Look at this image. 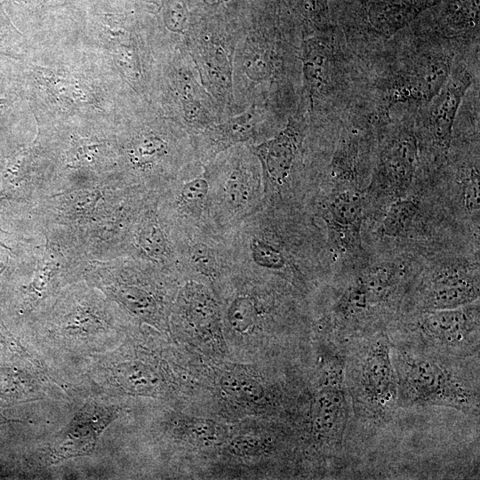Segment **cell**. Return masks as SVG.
<instances>
[{"label":"cell","instance_id":"cell-1","mask_svg":"<svg viewBox=\"0 0 480 480\" xmlns=\"http://www.w3.org/2000/svg\"><path fill=\"white\" fill-rule=\"evenodd\" d=\"M391 356L397 376V408L445 406L467 414L478 413V388L441 356L392 344Z\"/></svg>","mask_w":480,"mask_h":480},{"label":"cell","instance_id":"cell-2","mask_svg":"<svg viewBox=\"0 0 480 480\" xmlns=\"http://www.w3.org/2000/svg\"><path fill=\"white\" fill-rule=\"evenodd\" d=\"M386 334L364 337L344 366V382L355 413L373 423L391 419L397 409V376Z\"/></svg>","mask_w":480,"mask_h":480},{"label":"cell","instance_id":"cell-3","mask_svg":"<svg viewBox=\"0 0 480 480\" xmlns=\"http://www.w3.org/2000/svg\"><path fill=\"white\" fill-rule=\"evenodd\" d=\"M412 331L424 347L462 355L478 348L479 306L475 301L456 308L422 311Z\"/></svg>","mask_w":480,"mask_h":480},{"label":"cell","instance_id":"cell-4","mask_svg":"<svg viewBox=\"0 0 480 480\" xmlns=\"http://www.w3.org/2000/svg\"><path fill=\"white\" fill-rule=\"evenodd\" d=\"M452 57L444 52H427L405 64L387 82L388 105L428 103L452 73Z\"/></svg>","mask_w":480,"mask_h":480},{"label":"cell","instance_id":"cell-5","mask_svg":"<svg viewBox=\"0 0 480 480\" xmlns=\"http://www.w3.org/2000/svg\"><path fill=\"white\" fill-rule=\"evenodd\" d=\"M364 196L358 181L334 180L324 204V220L335 244L346 252L361 247Z\"/></svg>","mask_w":480,"mask_h":480},{"label":"cell","instance_id":"cell-6","mask_svg":"<svg viewBox=\"0 0 480 480\" xmlns=\"http://www.w3.org/2000/svg\"><path fill=\"white\" fill-rule=\"evenodd\" d=\"M344 366L341 359L331 367L312 404L313 431L316 437L328 444L340 443L347 425L348 405Z\"/></svg>","mask_w":480,"mask_h":480},{"label":"cell","instance_id":"cell-7","mask_svg":"<svg viewBox=\"0 0 480 480\" xmlns=\"http://www.w3.org/2000/svg\"><path fill=\"white\" fill-rule=\"evenodd\" d=\"M479 298L478 271L463 268H445L436 272L420 291L421 311L463 307Z\"/></svg>","mask_w":480,"mask_h":480},{"label":"cell","instance_id":"cell-8","mask_svg":"<svg viewBox=\"0 0 480 480\" xmlns=\"http://www.w3.org/2000/svg\"><path fill=\"white\" fill-rule=\"evenodd\" d=\"M471 83L468 71H452L439 92L428 103V132L434 146L441 150L450 148L455 117Z\"/></svg>","mask_w":480,"mask_h":480},{"label":"cell","instance_id":"cell-9","mask_svg":"<svg viewBox=\"0 0 480 480\" xmlns=\"http://www.w3.org/2000/svg\"><path fill=\"white\" fill-rule=\"evenodd\" d=\"M418 161V141L406 128L396 132L384 145L377 165V182L400 193L411 184Z\"/></svg>","mask_w":480,"mask_h":480},{"label":"cell","instance_id":"cell-10","mask_svg":"<svg viewBox=\"0 0 480 480\" xmlns=\"http://www.w3.org/2000/svg\"><path fill=\"white\" fill-rule=\"evenodd\" d=\"M116 416L112 407L89 404L76 412L63 436L55 445L58 459L88 454L100 435Z\"/></svg>","mask_w":480,"mask_h":480},{"label":"cell","instance_id":"cell-11","mask_svg":"<svg viewBox=\"0 0 480 480\" xmlns=\"http://www.w3.org/2000/svg\"><path fill=\"white\" fill-rule=\"evenodd\" d=\"M302 140V121L292 117L276 137L254 147L264 174L274 186L281 187L288 180Z\"/></svg>","mask_w":480,"mask_h":480},{"label":"cell","instance_id":"cell-12","mask_svg":"<svg viewBox=\"0 0 480 480\" xmlns=\"http://www.w3.org/2000/svg\"><path fill=\"white\" fill-rule=\"evenodd\" d=\"M335 49L328 38L313 37L305 42L302 54L303 75L311 100L327 93L337 75Z\"/></svg>","mask_w":480,"mask_h":480},{"label":"cell","instance_id":"cell-13","mask_svg":"<svg viewBox=\"0 0 480 480\" xmlns=\"http://www.w3.org/2000/svg\"><path fill=\"white\" fill-rule=\"evenodd\" d=\"M401 268L394 263H380L363 271L356 280L375 308L388 302L398 289Z\"/></svg>","mask_w":480,"mask_h":480},{"label":"cell","instance_id":"cell-14","mask_svg":"<svg viewBox=\"0 0 480 480\" xmlns=\"http://www.w3.org/2000/svg\"><path fill=\"white\" fill-rule=\"evenodd\" d=\"M132 246L154 261L164 262L171 253L166 235L157 219L149 214L137 221L134 228Z\"/></svg>","mask_w":480,"mask_h":480},{"label":"cell","instance_id":"cell-15","mask_svg":"<svg viewBox=\"0 0 480 480\" xmlns=\"http://www.w3.org/2000/svg\"><path fill=\"white\" fill-rule=\"evenodd\" d=\"M420 212V204L412 198L399 197L388 207L380 225V234L387 237L404 236Z\"/></svg>","mask_w":480,"mask_h":480},{"label":"cell","instance_id":"cell-16","mask_svg":"<svg viewBox=\"0 0 480 480\" xmlns=\"http://www.w3.org/2000/svg\"><path fill=\"white\" fill-rule=\"evenodd\" d=\"M255 124V111L252 109L217 126L212 132L217 150L251 138L254 134Z\"/></svg>","mask_w":480,"mask_h":480},{"label":"cell","instance_id":"cell-17","mask_svg":"<svg viewBox=\"0 0 480 480\" xmlns=\"http://www.w3.org/2000/svg\"><path fill=\"white\" fill-rule=\"evenodd\" d=\"M164 141L153 134L140 136L131 143L127 154L131 163L137 167L147 166L165 152Z\"/></svg>","mask_w":480,"mask_h":480},{"label":"cell","instance_id":"cell-18","mask_svg":"<svg viewBox=\"0 0 480 480\" xmlns=\"http://www.w3.org/2000/svg\"><path fill=\"white\" fill-rule=\"evenodd\" d=\"M223 390L238 398L257 401L263 396L262 386L245 374L228 372L220 380Z\"/></svg>","mask_w":480,"mask_h":480},{"label":"cell","instance_id":"cell-19","mask_svg":"<svg viewBox=\"0 0 480 480\" xmlns=\"http://www.w3.org/2000/svg\"><path fill=\"white\" fill-rule=\"evenodd\" d=\"M251 194L250 180L246 173L237 169L233 171L226 180L224 196L227 203L233 208L244 207Z\"/></svg>","mask_w":480,"mask_h":480},{"label":"cell","instance_id":"cell-20","mask_svg":"<svg viewBox=\"0 0 480 480\" xmlns=\"http://www.w3.org/2000/svg\"><path fill=\"white\" fill-rule=\"evenodd\" d=\"M228 318L231 327L237 332H246L256 318L254 304L248 297H238L228 310Z\"/></svg>","mask_w":480,"mask_h":480},{"label":"cell","instance_id":"cell-21","mask_svg":"<svg viewBox=\"0 0 480 480\" xmlns=\"http://www.w3.org/2000/svg\"><path fill=\"white\" fill-rule=\"evenodd\" d=\"M462 198L466 210L473 216L479 217V172L473 167L462 180Z\"/></svg>","mask_w":480,"mask_h":480},{"label":"cell","instance_id":"cell-22","mask_svg":"<svg viewBox=\"0 0 480 480\" xmlns=\"http://www.w3.org/2000/svg\"><path fill=\"white\" fill-rule=\"evenodd\" d=\"M252 251L254 261L260 266L278 269L285 264V260L282 252L262 241L253 240Z\"/></svg>","mask_w":480,"mask_h":480},{"label":"cell","instance_id":"cell-23","mask_svg":"<svg viewBox=\"0 0 480 480\" xmlns=\"http://www.w3.org/2000/svg\"><path fill=\"white\" fill-rule=\"evenodd\" d=\"M189 259L196 269L212 275L216 269V259L212 251L204 244H196L189 249Z\"/></svg>","mask_w":480,"mask_h":480},{"label":"cell","instance_id":"cell-24","mask_svg":"<svg viewBox=\"0 0 480 480\" xmlns=\"http://www.w3.org/2000/svg\"><path fill=\"white\" fill-rule=\"evenodd\" d=\"M208 190L207 180L203 178H196L183 186L180 193V201L185 204L200 203L206 197Z\"/></svg>","mask_w":480,"mask_h":480},{"label":"cell","instance_id":"cell-25","mask_svg":"<svg viewBox=\"0 0 480 480\" xmlns=\"http://www.w3.org/2000/svg\"><path fill=\"white\" fill-rule=\"evenodd\" d=\"M190 436L198 442H213L216 440V426L207 420H196L188 426Z\"/></svg>","mask_w":480,"mask_h":480},{"label":"cell","instance_id":"cell-26","mask_svg":"<svg viewBox=\"0 0 480 480\" xmlns=\"http://www.w3.org/2000/svg\"><path fill=\"white\" fill-rule=\"evenodd\" d=\"M261 447L259 439L249 436H238L231 442V450L235 453H255Z\"/></svg>","mask_w":480,"mask_h":480}]
</instances>
